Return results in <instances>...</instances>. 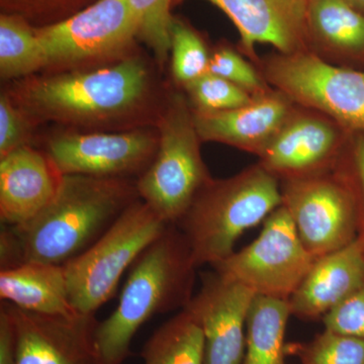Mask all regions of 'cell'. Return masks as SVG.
Returning <instances> with one entry per match:
<instances>
[{"label":"cell","mask_w":364,"mask_h":364,"mask_svg":"<svg viewBox=\"0 0 364 364\" xmlns=\"http://www.w3.org/2000/svg\"><path fill=\"white\" fill-rule=\"evenodd\" d=\"M36 124L82 132H117L156 124L163 107L149 64L139 55L109 65L44 72L6 90Z\"/></svg>","instance_id":"6da1fadb"},{"label":"cell","mask_w":364,"mask_h":364,"mask_svg":"<svg viewBox=\"0 0 364 364\" xmlns=\"http://www.w3.org/2000/svg\"><path fill=\"white\" fill-rule=\"evenodd\" d=\"M140 200L136 181L64 176L58 193L37 217L0 234L1 269L21 263L66 264L87 250Z\"/></svg>","instance_id":"7a4b0ae2"},{"label":"cell","mask_w":364,"mask_h":364,"mask_svg":"<svg viewBox=\"0 0 364 364\" xmlns=\"http://www.w3.org/2000/svg\"><path fill=\"white\" fill-rule=\"evenodd\" d=\"M196 268L183 235L169 225L132 265L116 310L98 323L95 336L102 363H123L134 336L153 316L188 306Z\"/></svg>","instance_id":"3957f363"},{"label":"cell","mask_w":364,"mask_h":364,"mask_svg":"<svg viewBox=\"0 0 364 364\" xmlns=\"http://www.w3.org/2000/svg\"><path fill=\"white\" fill-rule=\"evenodd\" d=\"M282 205L279 179L258 163L228 178L210 179L176 226L196 267H213L234 252L242 235Z\"/></svg>","instance_id":"277c9868"},{"label":"cell","mask_w":364,"mask_h":364,"mask_svg":"<svg viewBox=\"0 0 364 364\" xmlns=\"http://www.w3.org/2000/svg\"><path fill=\"white\" fill-rule=\"evenodd\" d=\"M155 127L156 154L136 178V191L162 220L176 225L212 177L203 162L202 140L186 95H167Z\"/></svg>","instance_id":"5b68a950"},{"label":"cell","mask_w":364,"mask_h":364,"mask_svg":"<svg viewBox=\"0 0 364 364\" xmlns=\"http://www.w3.org/2000/svg\"><path fill=\"white\" fill-rule=\"evenodd\" d=\"M348 150L333 168L279 181L282 205L316 259L348 245L360 232V208Z\"/></svg>","instance_id":"8992f818"},{"label":"cell","mask_w":364,"mask_h":364,"mask_svg":"<svg viewBox=\"0 0 364 364\" xmlns=\"http://www.w3.org/2000/svg\"><path fill=\"white\" fill-rule=\"evenodd\" d=\"M168 226L138 200L93 245L64 264L69 296L76 311L95 315L114 296L124 272Z\"/></svg>","instance_id":"52a82bcc"},{"label":"cell","mask_w":364,"mask_h":364,"mask_svg":"<svg viewBox=\"0 0 364 364\" xmlns=\"http://www.w3.org/2000/svg\"><path fill=\"white\" fill-rule=\"evenodd\" d=\"M45 72L109 65L136 54L138 26L128 0H98L66 20L36 26Z\"/></svg>","instance_id":"ba28073f"},{"label":"cell","mask_w":364,"mask_h":364,"mask_svg":"<svg viewBox=\"0 0 364 364\" xmlns=\"http://www.w3.org/2000/svg\"><path fill=\"white\" fill-rule=\"evenodd\" d=\"M263 77L296 105L320 112L351 134H364V71L336 66L313 51L273 54Z\"/></svg>","instance_id":"9c48e42d"},{"label":"cell","mask_w":364,"mask_h":364,"mask_svg":"<svg viewBox=\"0 0 364 364\" xmlns=\"http://www.w3.org/2000/svg\"><path fill=\"white\" fill-rule=\"evenodd\" d=\"M315 261L287 208L280 205L263 222L252 243L212 267L252 289L256 296L289 301Z\"/></svg>","instance_id":"30bf717a"},{"label":"cell","mask_w":364,"mask_h":364,"mask_svg":"<svg viewBox=\"0 0 364 364\" xmlns=\"http://www.w3.org/2000/svg\"><path fill=\"white\" fill-rule=\"evenodd\" d=\"M157 130L65 131L47 143L45 152L63 176L131 178L140 176L156 154Z\"/></svg>","instance_id":"8fae6325"},{"label":"cell","mask_w":364,"mask_h":364,"mask_svg":"<svg viewBox=\"0 0 364 364\" xmlns=\"http://www.w3.org/2000/svg\"><path fill=\"white\" fill-rule=\"evenodd\" d=\"M352 135L324 114L298 105L259 164L279 181L325 171L343 159Z\"/></svg>","instance_id":"7c38bea8"},{"label":"cell","mask_w":364,"mask_h":364,"mask_svg":"<svg viewBox=\"0 0 364 364\" xmlns=\"http://www.w3.org/2000/svg\"><path fill=\"white\" fill-rule=\"evenodd\" d=\"M1 304L14 325L16 364H104L97 349L95 315H44L7 301Z\"/></svg>","instance_id":"4fadbf2b"},{"label":"cell","mask_w":364,"mask_h":364,"mask_svg":"<svg viewBox=\"0 0 364 364\" xmlns=\"http://www.w3.org/2000/svg\"><path fill=\"white\" fill-rule=\"evenodd\" d=\"M256 294L240 282L205 273L200 291L183 309L205 337V364H242L249 310Z\"/></svg>","instance_id":"5bb4252c"},{"label":"cell","mask_w":364,"mask_h":364,"mask_svg":"<svg viewBox=\"0 0 364 364\" xmlns=\"http://www.w3.org/2000/svg\"><path fill=\"white\" fill-rule=\"evenodd\" d=\"M186 0H173V6ZM230 18L240 35L239 51L259 64L257 44L273 46L280 54L312 51L308 0H207Z\"/></svg>","instance_id":"9a60e30c"},{"label":"cell","mask_w":364,"mask_h":364,"mask_svg":"<svg viewBox=\"0 0 364 364\" xmlns=\"http://www.w3.org/2000/svg\"><path fill=\"white\" fill-rule=\"evenodd\" d=\"M294 109L291 98L272 88L238 109L193 112L202 142L225 144L260 157Z\"/></svg>","instance_id":"2e32d148"},{"label":"cell","mask_w":364,"mask_h":364,"mask_svg":"<svg viewBox=\"0 0 364 364\" xmlns=\"http://www.w3.org/2000/svg\"><path fill=\"white\" fill-rule=\"evenodd\" d=\"M63 174L47 153L23 146L0 158V218L21 226L45 210L58 193Z\"/></svg>","instance_id":"e0dca14e"},{"label":"cell","mask_w":364,"mask_h":364,"mask_svg":"<svg viewBox=\"0 0 364 364\" xmlns=\"http://www.w3.org/2000/svg\"><path fill=\"white\" fill-rule=\"evenodd\" d=\"M364 286V235L334 252L317 258L289 299L291 315L303 320L324 317Z\"/></svg>","instance_id":"ac0fdd59"},{"label":"cell","mask_w":364,"mask_h":364,"mask_svg":"<svg viewBox=\"0 0 364 364\" xmlns=\"http://www.w3.org/2000/svg\"><path fill=\"white\" fill-rule=\"evenodd\" d=\"M0 298L28 312L65 317L80 314L72 305L61 264L28 261L1 269Z\"/></svg>","instance_id":"d6986e66"},{"label":"cell","mask_w":364,"mask_h":364,"mask_svg":"<svg viewBox=\"0 0 364 364\" xmlns=\"http://www.w3.org/2000/svg\"><path fill=\"white\" fill-rule=\"evenodd\" d=\"M306 23L313 52L364 66V14L345 0H308Z\"/></svg>","instance_id":"ffe728a7"},{"label":"cell","mask_w":364,"mask_h":364,"mask_svg":"<svg viewBox=\"0 0 364 364\" xmlns=\"http://www.w3.org/2000/svg\"><path fill=\"white\" fill-rule=\"evenodd\" d=\"M291 316L289 301L256 296L249 310L242 364H286L284 336Z\"/></svg>","instance_id":"44dd1931"},{"label":"cell","mask_w":364,"mask_h":364,"mask_svg":"<svg viewBox=\"0 0 364 364\" xmlns=\"http://www.w3.org/2000/svg\"><path fill=\"white\" fill-rule=\"evenodd\" d=\"M144 364H205L202 328L182 310L158 328L144 345Z\"/></svg>","instance_id":"7402d4cb"},{"label":"cell","mask_w":364,"mask_h":364,"mask_svg":"<svg viewBox=\"0 0 364 364\" xmlns=\"http://www.w3.org/2000/svg\"><path fill=\"white\" fill-rule=\"evenodd\" d=\"M44 51L36 26L18 14H0V76L18 81L45 71Z\"/></svg>","instance_id":"603a6c76"},{"label":"cell","mask_w":364,"mask_h":364,"mask_svg":"<svg viewBox=\"0 0 364 364\" xmlns=\"http://www.w3.org/2000/svg\"><path fill=\"white\" fill-rule=\"evenodd\" d=\"M170 68L174 82L181 87L208 73L210 54L198 31L173 16L170 28Z\"/></svg>","instance_id":"cb8c5ba5"},{"label":"cell","mask_w":364,"mask_h":364,"mask_svg":"<svg viewBox=\"0 0 364 364\" xmlns=\"http://www.w3.org/2000/svg\"><path fill=\"white\" fill-rule=\"evenodd\" d=\"M138 26V39L151 50L159 66L170 56L173 0H128Z\"/></svg>","instance_id":"d4e9b609"},{"label":"cell","mask_w":364,"mask_h":364,"mask_svg":"<svg viewBox=\"0 0 364 364\" xmlns=\"http://www.w3.org/2000/svg\"><path fill=\"white\" fill-rule=\"evenodd\" d=\"M301 364H364V339L326 330L308 343L289 344Z\"/></svg>","instance_id":"484cf974"},{"label":"cell","mask_w":364,"mask_h":364,"mask_svg":"<svg viewBox=\"0 0 364 364\" xmlns=\"http://www.w3.org/2000/svg\"><path fill=\"white\" fill-rule=\"evenodd\" d=\"M191 109L196 112H215L238 109L249 104L252 95L239 86L208 72L183 88Z\"/></svg>","instance_id":"4316f807"},{"label":"cell","mask_w":364,"mask_h":364,"mask_svg":"<svg viewBox=\"0 0 364 364\" xmlns=\"http://www.w3.org/2000/svg\"><path fill=\"white\" fill-rule=\"evenodd\" d=\"M208 72L234 83L252 97L263 95L272 88L260 71L246 61L240 53L228 46L223 45L210 54Z\"/></svg>","instance_id":"83f0119b"},{"label":"cell","mask_w":364,"mask_h":364,"mask_svg":"<svg viewBox=\"0 0 364 364\" xmlns=\"http://www.w3.org/2000/svg\"><path fill=\"white\" fill-rule=\"evenodd\" d=\"M98 0H0L1 13L18 14L35 26L66 20Z\"/></svg>","instance_id":"f1b7e54d"},{"label":"cell","mask_w":364,"mask_h":364,"mask_svg":"<svg viewBox=\"0 0 364 364\" xmlns=\"http://www.w3.org/2000/svg\"><path fill=\"white\" fill-rule=\"evenodd\" d=\"M37 124L14 102L7 91L0 95V158L31 145Z\"/></svg>","instance_id":"f546056e"},{"label":"cell","mask_w":364,"mask_h":364,"mask_svg":"<svg viewBox=\"0 0 364 364\" xmlns=\"http://www.w3.org/2000/svg\"><path fill=\"white\" fill-rule=\"evenodd\" d=\"M325 329L364 339V286L323 317Z\"/></svg>","instance_id":"4dcf8cb0"},{"label":"cell","mask_w":364,"mask_h":364,"mask_svg":"<svg viewBox=\"0 0 364 364\" xmlns=\"http://www.w3.org/2000/svg\"><path fill=\"white\" fill-rule=\"evenodd\" d=\"M348 163L355 182L360 208V232L364 235V134L352 135L348 151Z\"/></svg>","instance_id":"1f68e13d"},{"label":"cell","mask_w":364,"mask_h":364,"mask_svg":"<svg viewBox=\"0 0 364 364\" xmlns=\"http://www.w3.org/2000/svg\"><path fill=\"white\" fill-rule=\"evenodd\" d=\"M0 364H16V334L11 316L2 305L0 308Z\"/></svg>","instance_id":"d6a6232c"},{"label":"cell","mask_w":364,"mask_h":364,"mask_svg":"<svg viewBox=\"0 0 364 364\" xmlns=\"http://www.w3.org/2000/svg\"><path fill=\"white\" fill-rule=\"evenodd\" d=\"M345 1L359 13L364 14V0H345Z\"/></svg>","instance_id":"836d02e7"}]
</instances>
